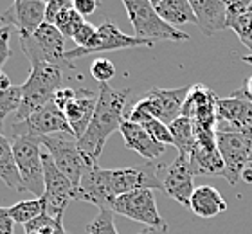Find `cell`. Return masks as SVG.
<instances>
[{"mask_svg": "<svg viewBox=\"0 0 252 234\" xmlns=\"http://www.w3.org/2000/svg\"><path fill=\"white\" fill-rule=\"evenodd\" d=\"M189 164L193 175H205V177H223L225 178V162L221 159L216 140H196Z\"/></svg>", "mask_w": 252, "mask_h": 234, "instance_id": "ac0fdd59", "label": "cell"}, {"mask_svg": "<svg viewBox=\"0 0 252 234\" xmlns=\"http://www.w3.org/2000/svg\"><path fill=\"white\" fill-rule=\"evenodd\" d=\"M193 171H191V164H189V157L179 155L168 169L164 171L162 177V191L169 198H173L175 202H179L182 207L189 209V202L194 193V182H193Z\"/></svg>", "mask_w": 252, "mask_h": 234, "instance_id": "e0dca14e", "label": "cell"}, {"mask_svg": "<svg viewBox=\"0 0 252 234\" xmlns=\"http://www.w3.org/2000/svg\"><path fill=\"white\" fill-rule=\"evenodd\" d=\"M131 90L126 87L123 90H114L108 83L101 85L97 94L95 112L90 119V125L83 135L78 139L79 151L83 153L85 161L90 166H99L101 153L105 150L108 137L123 125V110L130 98Z\"/></svg>", "mask_w": 252, "mask_h": 234, "instance_id": "6da1fadb", "label": "cell"}, {"mask_svg": "<svg viewBox=\"0 0 252 234\" xmlns=\"http://www.w3.org/2000/svg\"><path fill=\"white\" fill-rule=\"evenodd\" d=\"M72 7L78 11L83 18H87V16L94 15L95 9L99 7V2H97V0H72Z\"/></svg>", "mask_w": 252, "mask_h": 234, "instance_id": "f35d334b", "label": "cell"}, {"mask_svg": "<svg viewBox=\"0 0 252 234\" xmlns=\"http://www.w3.org/2000/svg\"><path fill=\"white\" fill-rule=\"evenodd\" d=\"M153 9L171 27L196 24V15L189 0H152Z\"/></svg>", "mask_w": 252, "mask_h": 234, "instance_id": "603a6c76", "label": "cell"}, {"mask_svg": "<svg viewBox=\"0 0 252 234\" xmlns=\"http://www.w3.org/2000/svg\"><path fill=\"white\" fill-rule=\"evenodd\" d=\"M76 202L92 203L99 211L110 209L116 202V195L112 189L110 169H103L99 166L89 167L76 187Z\"/></svg>", "mask_w": 252, "mask_h": 234, "instance_id": "5bb4252c", "label": "cell"}, {"mask_svg": "<svg viewBox=\"0 0 252 234\" xmlns=\"http://www.w3.org/2000/svg\"><path fill=\"white\" fill-rule=\"evenodd\" d=\"M11 87H13V83H11L9 76H7L4 70H0V92H2V90H9Z\"/></svg>", "mask_w": 252, "mask_h": 234, "instance_id": "b9f144b4", "label": "cell"}, {"mask_svg": "<svg viewBox=\"0 0 252 234\" xmlns=\"http://www.w3.org/2000/svg\"><path fill=\"white\" fill-rule=\"evenodd\" d=\"M22 101V87L20 85H13L9 90H2L0 92V134L4 130L5 117L13 112H18Z\"/></svg>", "mask_w": 252, "mask_h": 234, "instance_id": "f1b7e54d", "label": "cell"}, {"mask_svg": "<svg viewBox=\"0 0 252 234\" xmlns=\"http://www.w3.org/2000/svg\"><path fill=\"white\" fill-rule=\"evenodd\" d=\"M47 2L42 0H16L0 15L2 26L15 27L18 36H31L38 27L45 22Z\"/></svg>", "mask_w": 252, "mask_h": 234, "instance_id": "2e32d148", "label": "cell"}, {"mask_svg": "<svg viewBox=\"0 0 252 234\" xmlns=\"http://www.w3.org/2000/svg\"><path fill=\"white\" fill-rule=\"evenodd\" d=\"M110 180L116 198L125 193L137 191V189H152V191L160 189L162 191V178L158 177V167L153 162L110 169Z\"/></svg>", "mask_w": 252, "mask_h": 234, "instance_id": "4fadbf2b", "label": "cell"}, {"mask_svg": "<svg viewBox=\"0 0 252 234\" xmlns=\"http://www.w3.org/2000/svg\"><path fill=\"white\" fill-rule=\"evenodd\" d=\"M169 126L171 132V139H173V146L177 148L179 155L189 157L193 151L194 144H196V135H194V126L193 123L186 117H179L173 121Z\"/></svg>", "mask_w": 252, "mask_h": 234, "instance_id": "d4e9b609", "label": "cell"}, {"mask_svg": "<svg viewBox=\"0 0 252 234\" xmlns=\"http://www.w3.org/2000/svg\"><path fill=\"white\" fill-rule=\"evenodd\" d=\"M42 146H45L54 166L78 187L85 171L92 167L85 161L83 153L79 151L78 139L72 134H54V135L42 137Z\"/></svg>", "mask_w": 252, "mask_h": 234, "instance_id": "8992f818", "label": "cell"}, {"mask_svg": "<svg viewBox=\"0 0 252 234\" xmlns=\"http://www.w3.org/2000/svg\"><path fill=\"white\" fill-rule=\"evenodd\" d=\"M137 47H153V42L142 40L137 36H128L114 24V22H105L97 27L95 36L87 47H74L72 51L65 52V60L68 63L78 58H87L90 54H101V52H110V51H125V49H137Z\"/></svg>", "mask_w": 252, "mask_h": 234, "instance_id": "ba28073f", "label": "cell"}, {"mask_svg": "<svg viewBox=\"0 0 252 234\" xmlns=\"http://www.w3.org/2000/svg\"><path fill=\"white\" fill-rule=\"evenodd\" d=\"M227 27H231L232 31L236 33L238 38H240V42L247 47L252 54V7L247 13H243V15H240L238 18L229 22Z\"/></svg>", "mask_w": 252, "mask_h": 234, "instance_id": "f546056e", "label": "cell"}, {"mask_svg": "<svg viewBox=\"0 0 252 234\" xmlns=\"http://www.w3.org/2000/svg\"><path fill=\"white\" fill-rule=\"evenodd\" d=\"M74 98H76V89H72V87H62V89H58L56 94H54L53 103L56 104L60 110H65Z\"/></svg>", "mask_w": 252, "mask_h": 234, "instance_id": "d590c367", "label": "cell"}, {"mask_svg": "<svg viewBox=\"0 0 252 234\" xmlns=\"http://www.w3.org/2000/svg\"><path fill=\"white\" fill-rule=\"evenodd\" d=\"M95 33H97V27L92 26L90 22L85 20L83 24H81V27L76 31V34L72 36V42L76 43V47H78V49H81V47H87L90 42H92V38L95 36Z\"/></svg>", "mask_w": 252, "mask_h": 234, "instance_id": "836d02e7", "label": "cell"}, {"mask_svg": "<svg viewBox=\"0 0 252 234\" xmlns=\"http://www.w3.org/2000/svg\"><path fill=\"white\" fill-rule=\"evenodd\" d=\"M90 74L97 83L105 85L112 78H116V65L108 58H95L94 62L90 63Z\"/></svg>", "mask_w": 252, "mask_h": 234, "instance_id": "d6a6232c", "label": "cell"}, {"mask_svg": "<svg viewBox=\"0 0 252 234\" xmlns=\"http://www.w3.org/2000/svg\"><path fill=\"white\" fill-rule=\"evenodd\" d=\"M216 146L225 162V180L231 186H236L242 178V173L252 166L251 140L240 132L216 130Z\"/></svg>", "mask_w": 252, "mask_h": 234, "instance_id": "30bf717a", "label": "cell"}, {"mask_svg": "<svg viewBox=\"0 0 252 234\" xmlns=\"http://www.w3.org/2000/svg\"><path fill=\"white\" fill-rule=\"evenodd\" d=\"M252 2H247V0H236V2H227V24L234 18H238L240 15L247 13L251 9Z\"/></svg>", "mask_w": 252, "mask_h": 234, "instance_id": "8d00e7d4", "label": "cell"}, {"mask_svg": "<svg viewBox=\"0 0 252 234\" xmlns=\"http://www.w3.org/2000/svg\"><path fill=\"white\" fill-rule=\"evenodd\" d=\"M141 126L148 132V134H150V137H152L155 142H158V144H162V146L173 144V139H171V132H169V126L164 125L162 121L155 119V117H150V119L144 121Z\"/></svg>", "mask_w": 252, "mask_h": 234, "instance_id": "1f68e13d", "label": "cell"}, {"mask_svg": "<svg viewBox=\"0 0 252 234\" xmlns=\"http://www.w3.org/2000/svg\"><path fill=\"white\" fill-rule=\"evenodd\" d=\"M95 104H97V96L92 90L81 87V89H76V98L68 103L67 108L63 110L76 139H79L87 132L90 119L95 112Z\"/></svg>", "mask_w": 252, "mask_h": 234, "instance_id": "ffe728a7", "label": "cell"}, {"mask_svg": "<svg viewBox=\"0 0 252 234\" xmlns=\"http://www.w3.org/2000/svg\"><path fill=\"white\" fill-rule=\"evenodd\" d=\"M9 214L15 224L20 225H27L29 222L36 220L38 216L43 214V203L40 198H32V200H22V202L11 205Z\"/></svg>", "mask_w": 252, "mask_h": 234, "instance_id": "484cf974", "label": "cell"}, {"mask_svg": "<svg viewBox=\"0 0 252 234\" xmlns=\"http://www.w3.org/2000/svg\"><path fill=\"white\" fill-rule=\"evenodd\" d=\"M0 180L13 191L24 193V184L13 155V144L4 134H0Z\"/></svg>", "mask_w": 252, "mask_h": 234, "instance_id": "cb8c5ba5", "label": "cell"}, {"mask_svg": "<svg viewBox=\"0 0 252 234\" xmlns=\"http://www.w3.org/2000/svg\"><path fill=\"white\" fill-rule=\"evenodd\" d=\"M196 15V26L204 36L227 29V2L223 0H189Z\"/></svg>", "mask_w": 252, "mask_h": 234, "instance_id": "d6986e66", "label": "cell"}, {"mask_svg": "<svg viewBox=\"0 0 252 234\" xmlns=\"http://www.w3.org/2000/svg\"><path fill=\"white\" fill-rule=\"evenodd\" d=\"M13 155L16 167L20 173L24 191H31L38 198L43 197L45 182H43V151L42 139L29 135L11 137Z\"/></svg>", "mask_w": 252, "mask_h": 234, "instance_id": "277c9868", "label": "cell"}, {"mask_svg": "<svg viewBox=\"0 0 252 234\" xmlns=\"http://www.w3.org/2000/svg\"><path fill=\"white\" fill-rule=\"evenodd\" d=\"M189 90H191V87H179V89L153 87L131 108L142 110L155 119L162 121L164 125H171L182 114V106H184Z\"/></svg>", "mask_w": 252, "mask_h": 234, "instance_id": "9c48e42d", "label": "cell"}, {"mask_svg": "<svg viewBox=\"0 0 252 234\" xmlns=\"http://www.w3.org/2000/svg\"><path fill=\"white\" fill-rule=\"evenodd\" d=\"M11 33H13V29L7 26H0V70H2V67H4L5 63H7V60L11 58V54H13V51H11Z\"/></svg>", "mask_w": 252, "mask_h": 234, "instance_id": "e575fe53", "label": "cell"}, {"mask_svg": "<svg viewBox=\"0 0 252 234\" xmlns=\"http://www.w3.org/2000/svg\"><path fill=\"white\" fill-rule=\"evenodd\" d=\"M242 180L247 184H252V166H249L247 169L242 173Z\"/></svg>", "mask_w": 252, "mask_h": 234, "instance_id": "ee69618b", "label": "cell"}, {"mask_svg": "<svg viewBox=\"0 0 252 234\" xmlns=\"http://www.w3.org/2000/svg\"><path fill=\"white\" fill-rule=\"evenodd\" d=\"M128 15V20L133 26L137 38L148 40V42H188L189 34L182 29L171 27L169 24L157 15L150 0H125L123 2Z\"/></svg>", "mask_w": 252, "mask_h": 234, "instance_id": "3957f363", "label": "cell"}, {"mask_svg": "<svg viewBox=\"0 0 252 234\" xmlns=\"http://www.w3.org/2000/svg\"><path fill=\"white\" fill-rule=\"evenodd\" d=\"M112 213L121 214L125 218L146 225V227H162L166 222L158 213L155 195L152 189H137V191L125 193L116 198L112 205Z\"/></svg>", "mask_w": 252, "mask_h": 234, "instance_id": "7c38bea8", "label": "cell"}, {"mask_svg": "<svg viewBox=\"0 0 252 234\" xmlns=\"http://www.w3.org/2000/svg\"><path fill=\"white\" fill-rule=\"evenodd\" d=\"M68 4V0H51L47 2V9H45V22L54 26V22L58 18V15L62 13V9Z\"/></svg>", "mask_w": 252, "mask_h": 234, "instance_id": "74e56055", "label": "cell"}, {"mask_svg": "<svg viewBox=\"0 0 252 234\" xmlns=\"http://www.w3.org/2000/svg\"><path fill=\"white\" fill-rule=\"evenodd\" d=\"M168 233V224L162 225V227H146V229H142L139 234H166Z\"/></svg>", "mask_w": 252, "mask_h": 234, "instance_id": "7bdbcfd3", "label": "cell"}, {"mask_svg": "<svg viewBox=\"0 0 252 234\" xmlns=\"http://www.w3.org/2000/svg\"><path fill=\"white\" fill-rule=\"evenodd\" d=\"M85 231L89 234H119L117 233L116 222H114V213L110 209L99 211L94 220H90Z\"/></svg>", "mask_w": 252, "mask_h": 234, "instance_id": "4dcf8cb0", "label": "cell"}, {"mask_svg": "<svg viewBox=\"0 0 252 234\" xmlns=\"http://www.w3.org/2000/svg\"><path fill=\"white\" fill-rule=\"evenodd\" d=\"M63 67L31 63V72L22 87L20 108L16 112V123L27 119L36 110L51 103L56 90L63 87Z\"/></svg>", "mask_w": 252, "mask_h": 234, "instance_id": "7a4b0ae2", "label": "cell"}, {"mask_svg": "<svg viewBox=\"0 0 252 234\" xmlns=\"http://www.w3.org/2000/svg\"><path fill=\"white\" fill-rule=\"evenodd\" d=\"M20 45L29 63H45L56 67H72V63L65 60V36L56 26L43 22L34 34L20 38Z\"/></svg>", "mask_w": 252, "mask_h": 234, "instance_id": "5b68a950", "label": "cell"}, {"mask_svg": "<svg viewBox=\"0 0 252 234\" xmlns=\"http://www.w3.org/2000/svg\"><path fill=\"white\" fill-rule=\"evenodd\" d=\"M189 209L200 218H215L227 211L225 198L213 186H198L194 189Z\"/></svg>", "mask_w": 252, "mask_h": 234, "instance_id": "7402d4cb", "label": "cell"}, {"mask_svg": "<svg viewBox=\"0 0 252 234\" xmlns=\"http://www.w3.org/2000/svg\"><path fill=\"white\" fill-rule=\"evenodd\" d=\"M251 7H252V5H251Z\"/></svg>", "mask_w": 252, "mask_h": 234, "instance_id": "bcb514c9", "label": "cell"}, {"mask_svg": "<svg viewBox=\"0 0 252 234\" xmlns=\"http://www.w3.org/2000/svg\"><path fill=\"white\" fill-rule=\"evenodd\" d=\"M43 182L45 191L40 198L43 213L51 218H63L67 205L76 200V186L54 166L49 153H43Z\"/></svg>", "mask_w": 252, "mask_h": 234, "instance_id": "52a82bcc", "label": "cell"}, {"mask_svg": "<svg viewBox=\"0 0 252 234\" xmlns=\"http://www.w3.org/2000/svg\"><path fill=\"white\" fill-rule=\"evenodd\" d=\"M54 134H72L74 135L63 110H60L53 101L36 110L27 119L13 123L11 126V137L29 135L42 139V137L54 135Z\"/></svg>", "mask_w": 252, "mask_h": 234, "instance_id": "8fae6325", "label": "cell"}, {"mask_svg": "<svg viewBox=\"0 0 252 234\" xmlns=\"http://www.w3.org/2000/svg\"><path fill=\"white\" fill-rule=\"evenodd\" d=\"M24 234H68L63 227V218H51L43 213L36 220L24 225Z\"/></svg>", "mask_w": 252, "mask_h": 234, "instance_id": "83f0119b", "label": "cell"}, {"mask_svg": "<svg viewBox=\"0 0 252 234\" xmlns=\"http://www.w3.org/2000/svg\"><path fill=\"white\" fill-rule=\"evenodd\" d=\"M0 234H15V222L7 207H0Z\"/></svg>", "mask_w": 252, "mask_h": 234, "instance_id": "ab89813d", "label": "cell"}, {"mask_svg": "<svg viewBox=\"0 0 252 234\" xmlns=\"http://www.w3.org/2000/svg\"><path fill=\"white\" fill-rule=\"evenodd\" d=\"M83 22H85L83 16L72 7V0H68V4L63 7L62 13H60L58 18H56V22H54V26L58 27V31L62 33L65 38H72L74 34H76V31L81 27Z\"/></svg>", "mask_w": 252, "mask_h": 234, "instance_id": "4316f807", "label": "cell"}, {"mask_svg": "<svg viewBox=\"0 0 252 234\" xmlns=\"http://www.w3.org/2000/svg\"><path fill=\"white\" fill-rule=\"evenodd\" d=\"M218 96L204 85H193L182 106L180 117L193 123L194 130H215L216 132V104Z\"/></svg>", "mask_w": 252, "mask_h": 234, "instance_id": "9a60e30c", "label": "cell"}, {"mask_svg": "<svg viewBox=\"0 0 252 234\" xmlns=\"http://www.w3.org/2000/svg\"><path fill=\"white\" fill-rule=\"evenodd\" d=\"M242 62H245L247 65H252V54H247V56H242Z\"/></svg>", "mask_w": 252, "mask_h": 234, "instance_id": "f6af8a7d", "label": "cell"}, {"mask_svg": "<svg viewBox=\"0 0 252 234\" xmlns=\"http://www.w3.org/2000/svg\"><path fill=\"white\" fill-rule=\"evenodd\" d=\"M119 132H121L126 148L137 151L142 159H148V162H153L155 159L164 155V151H166V146L155 142L141 125H135V123L125 119Z\"/></svg>", "mask_w": 252, "mask_h": 234, "instance_id": "44dd1931", "label": "cell"}, {"mask_svg": "<svg viewBox=\"0 0 252 234\" xmlns=\"http://www.w3.org/2000/svg\"><path fill=\"white\" fill-rule=\"evenodd\" d=\"M234 96L247 99V101H251L252 103V76H249V78L243 81L242 89H238L236 92H234Z\"/></svg>", "mask_w": 252, "mask_h": 234, "instance_id": "60d3db41", "label": "cell"}]
</instances>
